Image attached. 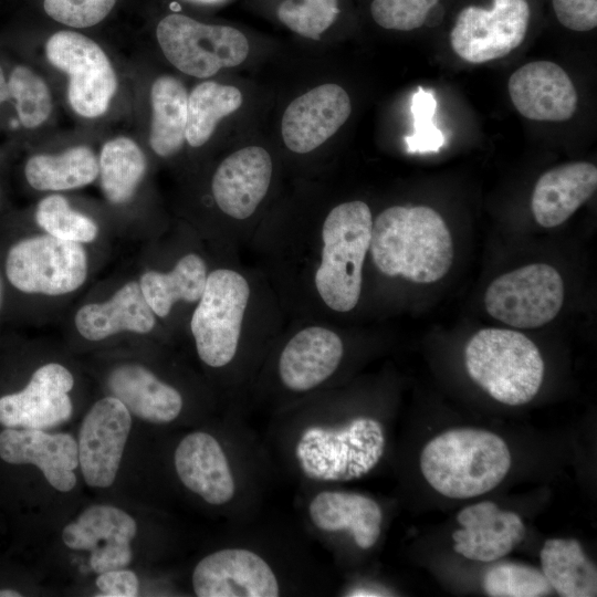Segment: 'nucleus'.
Wrapping results in <instances>:
<instances>
[{"label":"nucleus","instance_id":"1","mask_svg":"<svg viewBox=\"0 0 597 597\" xmlns=\"http://www.w3.org/2000/svg\"><path fill=\"white\" fill-rule=\"evenodd\" d=\"M369 250L387 276L415 283L443 277L453 260V243L442 217L427 206H394L373 221Z\"/></svg>","mask_w":597,"mask_h":597},{"label":"nucleus","instance_id":"2","mask_svg":"<svg viewBox=\"0 0 597 597\" xmlns=\"http://www.w3.org/2000/svg\"><path fill=\"white\" fill-rule=\"evenodd\" d=\"M512 463L506 442L494 432L455 428L431 439L420 454V470L438 493L451 499L490 492Z\"/></svg>","mask_w":597,"mask_h":597},{"label":"nucleus","instance_id":"3","mask_svg":"<svg viewBox=\"0 0 597 597\" xmlns=\"http://www.w3.org/2000/svg\"><path fill=\"white\" fill-rule=\"evenodd\" d=\"M371 228L370 209L360 200L334 207L324 220L314 282L320 297L333 311L346 313L358 303Z\"/></svg>","mask_w":597,"mask_h":597},{"label":"nucleus","instance_id":"4","mask_svg":"<svg viewBox=\"0 0 597 597\" xmlns=\"http://www.w3.org/2000/svg\"><path fill=\"white\" fill-rule=\"evenodd\" d=\"M464 362L471 379L509 406L532 400L543 381L544 362L537 346L515 331H479L465 346Z\"/></svg>","mask_w":597,"mask_h":597},{"label":"nucleus","instance_id":"5","mask_svg":"<svg viewBox=\"0 0 597 597\" xmlns=\"http://www.w3.org/2000/svg\"><path fill=\"white\" fill-rule=\"evenodd\" d=\"M385 448L381 425L373 418H355L343 427L313 426L305 429L295 454L303 472L325 481L350 480L353 465L367 474Z\"/></svg>","mask_w":597,"mask_h":597},{"label":"nucleus","instance_id":"6","mask_svg":"<svg viewBox=\"0 0 597 597\" xmlns=\"http://www.w3.org/2000/svg\"><path fill=\"white\" fill-rule=\"evenodd\" d=\"M249 296L248 281L237 271L217 269L208 274L190 321L198 356L208 366L223 367L233 359Z\"/></svg>","mask_w":597,"mask_h":597},{"label":"nucleus","instance_id":"7","mask_svg":"<svg viewBox=\"0 0 597 597\" xmlns=\"http://www.w3.org/2000/svg\"><path fill=\"white\" fill-rule=\"evenodd\" d=\"M156 35L166 59L185 74L209 77L248 56L245 35L229 25L205 24L179 13L165 17Z\"/></svg>","mask_w":597,"mask_h":597},{"label":"nucleus","instance_id":"8","mask_svg":"<svg viewBox=\"0 0 597 597\" xmlns=\"http://www.w3.org/2000/svg\"><path fill=\"white\" fill-rule=\"evenodd\" d=\"M87 270L82 243L48 233L14 243L6 260L9 282L28 294L57 296L74 292L85 283Z\"/></svg>","mask_w":597,"mask_h":597},{"label":"nucleus","instance_id":"9","mask_svg":"<svg viewBox=\"0 0 597 597\" xmlns=\"http://www.w3.org/2000/svg\"><path fill=\"white\" fill-rule=\"evenodd\" d=\"M531 19L528 0L468 3L455 14L450 30L451 48L470 63L503 57L523 42Z\"/></svg>","mask_w":597,"mask_h":597},{"label":"nucleus","instance_id":"10","mask_svg":"<svg viewBox=\"0 0 597 597\" xmlns=\"http://www.w3.org/2000/svg\"><path fill=\"white\" fill-rule=\"evenodd\" d=\"M564 301L561 274L545 263H534L496 277L486 289L488 313L517 328H535L551 322Z\"/></svg>","mask_w":597,"mask_h":597},{"label":"nucleus","instance_id":"11","mask_svg":"<svg viewBox=\"0 0 597 597\" xmlns=\"http://www.w3.org/2000/svg\"><path fill=\"white\" fill-rule=\"evenodd\" d=\"M48 61L70 76L69 102L81 116L104 114L117 88L116 74L102 48L90 38L60 31L45 44Z\"/></svg>","mask_w":597,"mask_h":597},{"label":"nucleus","instance_id":"12","mask_svg":"<svg viewBox=\"0 0 597 597\" xmlns=\"http://www.w3.org/2000/svg\"><path fill=\"white\" fill-rule=\"evenodd\" d=\"M132 416L114 396L97 400L83 419L77 441L78 465L90 486L115 481L130 432Z\"/></svg>","mask_w":597,"mask_h":597},{"label":"nucleus","instance_id":"13","mask_svg":"<svg viewBox=\"0 0 597 597\" xmlns=\"http://www.w3.org/2000/svg\"><path fill=\"white\" fill-rule=\"evenodd\" d=\"M74 378L61 364L39 367L20 391L0 398V423L7 428L44 430L70 419L73 410L69 392Z\"/></svg>","mask_w":597,"mask_h":597},{"label":"nucleus","instance_id":"14","mask_svg":"<svg viewBox=\"0 0 597 597\" xmlns=\"http://www.w3.org/2000/svg\"><path fill=\"white\" fill-rule=\"evenodd\" d=\"M199 597H276L280 586L271 566L256 553L223 548L203 557L192 573Z\"/></svg>","mask_w":597,"mask_h":597},{"label":"nucleus","instance_id":"15","mask_svg":"<svg viewBox=\"0 0 597 597\" xmlns=\"http://www.w3.org/2000/svg\"><path fill=\"white\" fill-rule=\"evenodd\" d=\"M136 532V522L128 513L113 505L96 504L64 527L62 540L69 548L88 551L90 565L100 574L125 568L130 563V542Z\"/></svg>","mask_w":597,"mask_h":597},{"label":"nucleus","instance_id":"16","mask_svg":"<svg viewBox=\"0 0 597 597\" xmlns=\"http://www.w3.org/2000/svg\"><path fill=\"white\" fill-rule=\"evenodd\" d=\"M352 112L346 91L328 83L304 93L286 107L281 132L286 147L306 154L332 137Z\"/></svg>","mask_w":597,"mask_h":597},{"label":"nucleus","instance_id":"17","mask_svg":"<svg viewBox=\"0 0 597 597\" xmlns=\"http://www.w3.org/2000/svg\"><path fill=\"white\" fill-rule=\"evenodd\" d=\"M509 94L521 115L541 122H564L577 107V93L567 73L549 61L519 67L509 80Z\"/></svg>","mask_w":597,"mask_h":597},{"label":"nucleus","instance_id":"18","mask_svg":"<svg viewBox=\"0 0 597 597\" xmlns=\"http://www.w3.org/2000/svg\"><path fill=\"white\" fill-rule=\"evenodd\" d=\"M0 458L11 464H34L60 492L76 484L77 442L69 433L8 428L0 433Z\"/></svg>","mask_w":597,"mask_h":597},{"label":"nucleus","instance_id":"19","mask_svg":"<svg viewBox=\"0 0 597 597\" xmlns=\"http://www.w3.org/2000/svg\"><path fill=\"white\" fill-rule=\"evenodd\" d=\"M272 177V160L260 146L244 147L228 156L212 178L217 206L234 219H247L265 197Z\"/></svg>","mask_w":597,"mask_h":597},{"label":"nucleus","instance_id":"20","mask_svg":"<svg viewBox=\"0 0 597 597\" xmlns=\"http://www.w3.org/2000/svg\"><path fill=\"white\" fill-rule=\"evenodd\" d=\"M462 526L452 533L454 551L469 559L492 562L509 554L524 538L521 517L501 511L493 502H480L461 510L457 515Z\"/></svg>","mask_w":597,"mask_h":597},{"label":"nucleus","instance_id":"21","mask_svg":"<svg viewBox=\"0 0 597 597\" xmlns=\"http://www.w3.org/2000/svg\"><path fill=\"white\" fill-rule=\"evenodd\" d=\"M174 462L182 484L207 503L226 504L234 496L228 459L213 436L203 431L187 434L176 448Z\"/></svg>","mask_w":597,"mask_h":597},{"label":"nucleus","instance_id":"22","mask_svg":"<svg viewBox=\"0 0 597 597\" xmlns=\"http://www.w3.org/2000/svg\"><path fill=\"white\" fill-rule=\"evenodd\" d=\"M343 350V342L335 332L322 326L301 329L281 353L279 375L282 384L297 392L317 387L337 369Z\"/></svg>","mask_w":597,"mask_h":597},{"label":"nucleus","instance_id":"23","mask_svg":"<svg viewBox=\"0 0 597 597\" xmlns=\"http://www.w3.org/2000/svg\"><path fill=\"white\" fill-rule=\"evenodd\" d=\"M597 168L586 161L565 164L543 174L532 195L538 224L554 228L565 222L595 192Z\"/></svg>","mask_w":597,"mask_h":597},{"label":"nucleus","instance_id":"24","mask_svg":"<svg viewBox=\"0 0 597 597\" xmlns=\"http://www.w3.org/2000/svg\"><path fill=\"white\" fill-rule=\"evenodd\" d=\"M74 322L81 336L97 342L124 331L147 334L155 327L156 318L139 283L130 281L109 300L83 305Z\"/></svg>","mask_w":597,"mask_h":597},{"label":"nucleus","instance_id":"25","mask_svg":"<svg viewBox=\"0 0 597 597\" xmlns=\"http://www.w3.org/2000/svg\"><path fill=\"white\" fill-rule=\"evenodd\" d=\"M107 387L111 396L122 401L130 413L148 422H170L182 409L179 391L137 364L114 368L108 375Z\"/></svg>","mask_w":597,"mask_h":597},{"label":"nucleus","instance_id":"26","mask_svg":"<svg viewBox=\"0 0 597 597\" xmlns=\"http://www.w3.org/2000/svg\"><path fill=\"white\" fill-rule=\"evenodd\" d=\"M308 515L322 531H348L356 545L363 549L373 547L380 535V506L373 499L358 493H317L308 505Z\"/></svg>","mask_w":597,"mask_h":597},{"label":"nucleus","instance_id":"27","mask_svg":"<svg viewBox=\"0 0 597 597\" xmlns=\"http://www.w3.org/2000/svg\"><path fill=\"white\" fill-rule=\"evenodd\" d=\"M205 261L195 253L178 260L168 273L147 271L138 283L142 293L156 316L166 317L175 303L198 302L207 282Z\"/></svg>","mask_w":597,"mask_h":597},{"label":"nucleus","instance_id":"28","mask_svg":"<svg viewBox=\"0 0 597 597\" xmlns=\"http://www.w3.org/2000/svg\"><path fill=\"white\" fill-rule=\"evenodd\" d=\"M542 572L563 597L597 595V570L578 541L551 538L540 553Z\"/></svg>","mask_w":597,"mask_h":597},{"label":"nucleus","instance_id":"29","mask_svg":"<svg viewBox=\"0 0 597 597\" xmlns=\"http://www.w3.org/2000/svg\"><path fill=\"white\" fill-rule=\"evenodd\" d=\"M150 98V146L161 157L174 155L186 139L187 91L180 81L164 75L154 82Z\"/></svg>","mask_w":597,"mask_h":597},{"label":"nucleus","instance_id":"30","mask_svg":"<svg viewBox=\"0 0 597 597\" xmlns=\"http://www.w3.org/2000/svg\"><path fill=\"white\" fill-rule=\"evenodd\" d=\"M25 178L36 190H69L84 187L98 176V160L85 146L59 155H35L24 168Z\"/></svg>","mask_w":597,"mask_h":597},{"label":"nucleus","instance_id":"31","mask_svg":"<svg viewBox=\"0 0 597 597\" xmlns=\"http://www.w3.org/2000/svg\"><path fill=\"white\" fill-rule=\"evenodd\" d=\"M146 171V159L139 146L127 137L104 144L98 160L101 187L114 205L129 201Z\"/></svg>","mask_w":597,"mask_h":597},{"label":"nucleus","instance_id":"32","mask_svg":"<svg viewBox=\"0 0 597 597\" xmlns=\"http://www.w3.org/2000/svg\"><path fill=\"white\" fill-rule=\"evenodd\" d=\"M242 104L241 92L217 82L198 84L188 96L186 140L192 147L202 146L211 137L217 123Z\"/></svg>","mask_w":597,"mask_h":597},{"label":"nucleus","instance_id":"33","mask_svg":"<svg viewBox=\"0 0 597 597\" xmlns=\"http://www.w3.org/2000/svg\"><path fill=\"white\" fill-rule=\"evenodd\" d=\"M369 11L384 29L412 31L440 24L446 7L442 0H371Z\"/></svg>","mask_w":597,"mask_h":597},{"label":"nucleus","instance_id":"34","mask_svg":"<svg viewBox=\"0 0 597 597\" xmlns=\"http://www.w3.org/2000/svg\"><path fill=\"white\" fill-rule=\"evenodd\" d=\"M35 221L48 234L65 241L90 243L98 234L97 224L72 209L60 195L48 196L38 203Z\"/></svg>","mask_w":597,"mask_h":597},{"label":"nucleus","instance_id":"35","mask_svg":"<svg viewBox=\"0 0 597 597\" xmlns=\"http://www.w3.org/2000/svg\"><path fill=\"white\" fill-rule=\"evenodd\" d=\"M483 588L491 597H542L554 590L542 570L513 562L491 567L483 577Z\"/></svg>","mask_w":597,"mask_h":597},{"label":"nucleus","instance_id":"36","mask_svg":"<svg viewBox=\"0 0 597 597\" xmlns=\"http://www.w3.org/2000/svg\"><path fill=\"white\" fill-rule=\"evenodd\" d=\"M9 91L15 100L18 116L27 128L44 123L52 108L50 91L45 82L30 69L19 65L9 77Z\"/></svg>","mask_w":597,"mask_h":597},{"label":"nucleus","instance_id":"37","mask_svg":"<svg viewBox=\"0 0 597 597\" xmlns=\"http://www.w3.org/2000/svg\"><path fill=\"white\" fill-rule=\"evenodd\" d=\"M341 13L338 0H282L277 19L301 36L320 40Z\"/></svg>","mask_w":597,"mask_h":597},{"label":"nucleus","instance_id":"38","mask_svg":"<svg viewBox=\"0 0 597 597\" xmlns=\"http://www.w3.org/2000/svg\"><path fill=\"white\" fill-rule=\"evenodd\" d=\"M437 102L431 90L418 87L412 96L413 133L406 136L408 153L437 151L444 143V136L433 124Z\"/></svg>","mask_w":597,"mask_h":597},{"label":"nucleus","instance_id":"39","mask_svg":"<svg viewBox=\"0 0 597 597\" xmlns=\"http://www.w3.org/2000/svg\"><path fill=\"white\" fill-rule=\"evenodd\" d=\"M117 0H44V10L52 19L73 28H87L101 22Z\"/></svg>","mask_w":597,"mask_h":597},{"label":"nucleus","instance_id":"40","mask_svg":"<svg viewBox=\"0 0 597 597\" xmlns=\"http://www.w3.org/2000/svg\"><path fill=\"white\" fill-rule=\"evenodd\" d=\"M552 8L568 30L585 32L597 27V0H552Z\"/></svg>","mask_w":597,"mask_h":597},{"label":"nucleus","instance_id":"41","mask_svg":"<svg viewBox=\"0 0 597 597\" xmlns=\"http://www.w3.org/2000/svg\"><path fill=\"white\" fill-rule=\"evenodd\" d=\"M96 586L102 597H134L138 595V578L134 572L116 568L100 573Z\"/></svg>","mask_w":597,"mask_h":597},{"label":"nucleus","instance_id":"42","mask_svg":"<svg viewBox=\"0 0 597 597\" xmlns=\"http://www.w3.org/2000/svg\"><path fill=\"white\" fill-rule=\"evenodd\" d=\"M10 97H11V95H10V91H9V85L6 82L3 71H2V69L0 66V104L3 103L4 101L9 100Z\"/></svg>","mask_w":597,"mask_h":597},{"label":"nucleus","instance_id":"43","mask_svg":"<svg viewBox=\"0 0 597 597\" xmlns=\"http://www.w3.org/2000/svg\"><path fill=\"white\" fill-rule=\"evenodd\" d=\"M349 596H355V597H365V596H381L380 594H375L374 591H370V590H364V589H358V590H354L352 594H349Z\"/></svg>","mask_w":597,"mask_h":597},{"label":"nucleus","instance_id":"44","mask_svg":"<svg viewBox=\"0 0 597 597\" xmlns=\"http://www.w3.org/2000/svg\"><path fill=\"white\" fill-rule=\"evenodd\" d=\"M21 594L13 589H1L0 597H20Z\"/></svg>","mask_w":597,"mask_h":597},{"label":"nucleus","instance_id":"45","mask_svg":"<svg viewBox=\"0 0 597 597\" xmlns=\"http://www.w3.org/2000/svg\"><path fill=\"white\" fill-rule=\"evenodd\" d=\"M190 1L202 3V4H214V3H220L224 0H190Z\"/></svg>","mask_w":597,"mask_h":597},{"label":"nucleus","instance_id":"46","mask_svg":"<svg viewBox=\"0 0 597 597\" xmlns=\"http://www.w3.org/2000/svg\"><path fill=\"white\" fill-rule=\"evenodd\" d=\"M1 303H2V281L0 277V307H1Z\"/></svg>","mask_w":597,"mask_h":597}]
</instances>
